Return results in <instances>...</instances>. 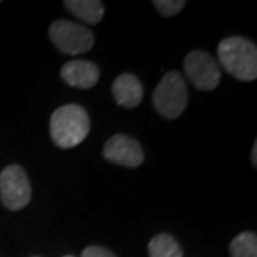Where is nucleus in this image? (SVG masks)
Returning <instances> with one entry per match:
<instances>
[{
    "mask_svg": "<svg viewBox=\"0 0 257 257\" xmlns=\"http://www.w3.org/2000/svg\"><path fill=\"white\" fill-rule=\"evenodd\" d=\"M90 132L87 111L79 104H64L57 107L50 117V136L56 146L72 149L80 145Z\"/></svg>",
    "mask_w": 257,
    "mask_h": 257,
    "instance_id": "f257e3e1",
    "label": "nucleus"
},
{
    "mask_svg": "<svg viewBox=\"0 0 257 257\" xmlns=\"http://www.w3.org/2000/svg\"><path fill=\"white\" fill-rule=\"evenodd\" d=\"M217 56L223 69L234 79L251 82L257 77V49L247 39L231 36L221 40Z\"/></svg>",
    "mask_w": 257,
    "mask_h": 257,
    "instance_id": "f03ea898",
    "label": "nucleus"
},
{
    "mask_svg": "<svg viewBox=\"0 0 257 257\" xmlns=\"http://www.w3.org/2000/svg\"><path fill=\"white\" fill-rule=\"evenodd\" d=\"M187 99L183 76L176 70L166 73L153 92V106L165 119L179 117L187 106Z\"/></svg>",
    "mask_w": 257,
    "mask_h": 257,
    "instance_id": "7ed1b4c3",
    "label": "nucleus"
},
{
    "mask_svg": "<svg viewBox=\"0 0 257 257\" xmlns=\"http://www.w3.org/2000/svg\"><path fill=\"white\" fill-rule=\"evenodd\" d=\"M52 43L64 55L87 53L94 45L92 30L70 20H56L49 29Z\"/></svg>",
    "mask_w": 257,
    "mask_h": 257,
    "instance_id": "20e7f679",
    "label": "nucleus"
},
{
    "mask_svg": "<svg viewBox=\"0 0 257 257\" xmlns=\"http://www.w3.org/2000/svg\"><path fill=\"white\" fill-rule=\"evenodd\" d=\"M0 200L9 210H22L32 200V186L19 165L6 166L0 173Z\"/></svg>",
    "mask_w": 257,
    "mask_h": 257,
    "instance_id": "39448f33",
    "label": "nucleus"
},
{
    "mask_svg": "<svg viewBox=\"0 0 257 257\" xmlns=\"http://www.w3.org/2000/svg\"><path fill=\"white\" fill-rule=\"evenodd\" d=\"M184 72L200 90H214L220 83V69L216 59L203 50H192L184 59Z\"/></svg>",
    "mask_w": 257,
    "mask_h": 257,
    "instance_id": "423d86ee",
    "label": "nucleus"
},
{
    "mask_svg": "<svg viewBox=\"0 0 257 257\" xmlns=\"http://www.w3.org/2000/svg\"><path fill=\"white\" fill-rule=\"evenodd\" d=\"M103 156L110 163L135 169L143 163L145 152L136 139L119 133L106 142L103 147Z\"/></svg>",
    "mask_w": 257,
    "mask_h": 257,
    "instance_id": "0eeeda50",
    "label": "nucleus"
},
{
    "mask_svg": "<svg viewBox=\"0 0 257 257\" xmlns=\"http://www.w3.org/2000/svg\"><path fill=\"white\" fill-rule=\"evenodd\" d=\"M62 79L72 87L90 89L99 82L100 70L89 60H70L62 67Z\"/></svg>",
    "mask_w": 257,
    "mask_h": 257,
    "instance_id": "6e6552de",
    "label": "nucleus"
},
{
    "mask_svg": "<svg viewBox=\"0 0 257 257\" xmlns=\"http://www.w3.org/2000/svg\"><path fill=\"white\" fill-rule=\"evenodd\" d=\"M143 84L135 74H120L111 86V94L116 103L126 109L138 107L143 99Z\"/></svg>",
    "mask_w": 257,
    "mask_h": 257,
    "instance_id": "1a4fd4ad",
    "label": "nucleus"
},
{
    "mask_svg": "<svg viewBox=\"0 0 257 257\" xmlns=\"http://www.w3.org/2000/svg\"><path fill=\"white\" fill-rule=\"evenodd\" d=\"M64 8L76 18L89 25L100 23L104 15V6L99 0H66Z\"/></svg>",
    "mask_w": 257,
    "mask_h": 257,
    "instance_id": "9d476101",
    "label": "nucleus"
},
{
    "mask_svg": "<svg viewBox=\"0 0 257 257\" xmlns=\"http://www.w3.org/2000/svg\"><path fill=\"white\" fill-rule=\"evenodd\" d=\"M147 250H149V257H183L180 244L169 233L156 234L150 240Z\"/></svg>",
    "mask_w": 257,
    "mask_h": 257,
    "instance_id": "9b49d317",
    "label": "nucleus"
},
{
    "mask_svg": "<svg viewBox=\"0 0 257 257\" xmlns=\"http://www.w3.org/2000/svg\"><path fill=\"white\" fill-rule=\"evenodd\" d=\"M231 257H257V237L253 231H243L230 243Z\"/></svg>",
    "mask_w": 257,
    "mask_h": 257,
    "instance_id": "f8f14e48",
    "label": "nucleus"
},
{
    "mask_svg": "<svg viewBox=\"0 0 257 257\" xmlns=\"http://www.w3.org/2000/svg\"><path fill=\"white\" fill-rule=\"evenodd\" d=\"M153 6L165 18H172L177 13H180L186 6L184 0H155Z\"/></svg>",
    "mask_w": 257,
    "mask_h": 257,
    "instance_id": "ddd939ff",
    "label": "nucleus"
},
{
    "mask_svg": "<svg viewBox=\"0 0 257 257\" xmlns=\"http://www.w3.org/2000/svg\"><path fill=\"white\" fill-rule=\"evenodd\" d=\"M82 257H116L110 250L100 246H89L83 250Z\"/></svg>",
    "mask_w": 257,
    "mask_h": 257,
    "instance_id": "4468645a",
    "label": "nucleus"
},
{
    "mask_svg": "<svg viewBox=\"0 0 257 257\" xmlns=\"http://www.w3.org/2000/svg\"><path fill=\"white\" fill-rule=\"evenodd\" d=\"M257 143L253 145V150H251V163L256 166L257 165Z\"/></svg>",
    "mask_w": 257,
    "mask_h": 257,
    "instance_id": "2eb2a0df",
    "label": "nucleus"
},
{
    "mask_svg": "<svg viewBox=\"0 0 257 257\" xmlns=\"http://www.w3.org/2000/svg\"><path fill=\"white\" fill-rule=\"evenodd\" d=\"M64 257H73V256H64Z\"/></svg>",
    "mask_w": 257,
    "mask_h": 257,
    "instance_id": "dca6fc26",
    "label": "nucleus"
}]
</instances>
